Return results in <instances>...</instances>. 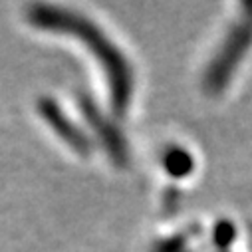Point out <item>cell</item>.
I'll list each match as a JSON object with an SVG mask.
<instances>
[{
  "label": "cell",
  "mask_w": 252,
  "mask_h": 252,
  "mask_svg": "<svg viewBox=\"0 0 252 252\" xmlns=\"http://www.w3.org/2000/svg\"><path fill=\"white\" fill-rule=\"evenodd\" d=\"M28 20L38 28L60 32V34H70L76 40H80L92 52V56L97 60L99 68L105 74L113 111L115 113L125 111L133 90L131 68H129V62L121 54V50L105 36L101 28H97L92 20L84 18L78 12L60 8V6H50V4L32 6L28 10Z\"/></svg>",
  "instance_id": "obj_1"
},
{
  "label": "cell",
  "mask_w": 252,
  "mask_h": 252,
  "mask_svg": "<svg viewBox=\"0 0 252 252\" xmlns=\"http://www.w3.org/2000/svg\"><path fill=\"white\" fill-rule=\"evenodd\" d=\"M80 109L86 121L92 125L95 137L105 145V151L111 157V161L115 165L127 163V145H125V139L121 137V133L115 129V125L105 115H101L97 105L88 95H80Z\"/></svg>",
  "instance_id": "obj_2"
},
{
  "label": "cell",
  "mask_w": 252,
  "mask_h": 252,
  "mask_svg": "<svg viewBox=\"0 0 252 252\" xmlns=\"http://www.w3.org/2000/svg\"><path fill=\"white\" fill-rule=\"evenodd\" d=\"M38 111L42 113V117L46 119V123L50 125V127H52L62 139H64L74 151H78V153H82V155L90 153V149H92L90 139L86 137V133H84L82 129H78L76 125L66 117V113L60 109V105H58L56 101H52L50 97L40 99V101H38Z\"/></svg>",
  "instance_id": "obj_3"
}]
</instances>
